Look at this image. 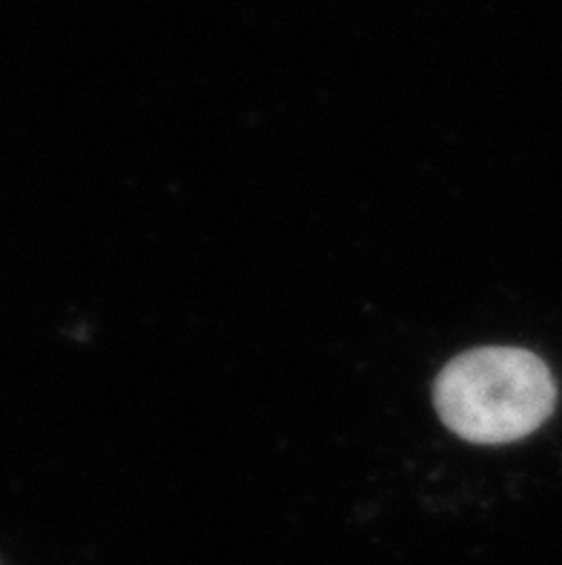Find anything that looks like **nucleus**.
<instances>
[{"label": "nucleus", "instance_id": "1", "mask_svg": "<svg viewBox=\"0 0 562 565\" xmlns=\"http://www.w3.org/2000/svg\"><path fill=\"white\" fill-rule=\"evenodd\" d=\"M434 402L456 437L506 445L534 434L554 414L556 382L531 351L477 348L442 367Z\"/></svg>", "mask_w": 562, "mask_h": 565}]
</instances>
